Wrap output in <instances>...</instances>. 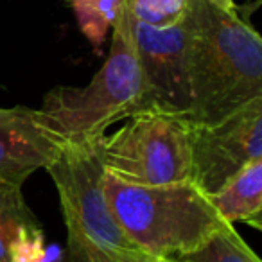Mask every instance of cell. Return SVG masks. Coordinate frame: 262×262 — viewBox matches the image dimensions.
Segmentation results:
<instances>
[{
	"label": "cell",
	"instance_id": "obj_15",
	"mask_svg": "<svg viewBox=\"0 0 262 262\" xmlns=\"http://www.w3.org/2000/svg\"><path fill=\"white\" fill-rule=\"evenodd\" d=\"M210 4H214L215 8L223 9V11H228V13H235L237 11V6L233 0H208Z\"/></svg>",
	"mask_w": 262,
	"mask_h": 262
},
{
	"label": "cell",
	"instance_id": "obj_14",
	"mask_svg": "<svg viewBox=\"0 0 262 262\" xmlns=\"http://www.w3.org/2000/svg\"><path fill=\"white\" fill-rule=\"evenodd\" d=\"M127 262H172V260H167V258H158V257H153V255L146 253L142 250H135L129 253V258Z\"/></svg>",
	"mask_w": 262,
	"mask_h": 262
},
{
	"label": "cell",
	"instance_id": "obj_16",
	"mask_svg": "<svg viewBox=\"0 0 262 262\" xmlns=\"http://www.w3.org/2000/svg\"><path fill=\"white\" fill-rule=\"evenodd\" d=\"M172 262H185V260H183V258H178V260H172Z\"/></svg>",
	"mask_w": 262,
	"mask_h": 262
},
{
	"label": "cell",
	"instance_id": "obj_10",
	"mask_svg": "<svg viewBox=\"0 0 262 262\" xmlns=\"http://www.w3.org/2000/svg\"><path fill=\"white\" fill-rule=\"evenodd\" d=\"M41 235L43 232L27 207L22 185L0 180V262H9L16 248Z\"/></svg>",
	"mask_w": 262,
	"mask_h": 262
},
{
	"label": "cell",
	"instance_id": "obj_9",
	"mask_svg": "<svg viewBox=\"0 0 262 262\" xmlns=\"http://www.w3.org/2000/svg\"><path fill=\"white\" fill-rule=\"evenodd\" d=\"M230 225L244 223L262 230V160H253L208 196Z\"/></svg>",
	"mask_w": 262,
	"mask_h": 262
},
{
	"label": "cell",
	"instance_id": "obj_3",
	"mask_svg": "<svg viewBox=\"0 0 262 262\" xmlns=\"http://www.w3.org/2000/svg\"><path fill=\"white\" fill-rule=\"evenodd\" d=\"M112 31L108 59L94 79L83 88H54L38 108L45 126L67 146H90L117 120L139 113L142 81L126 6Z\"/></svg>",
	"mask_w": 262,
	"mask_h": 262
},
{
	"label": "cell",
	"instance_id": "obj_4",
	"mask_svg": "<svg viewBox=\"0 0 262 262\" xmlns=\"http://www.w3.org/2000/svg\"><path fill=\"white\" fill-rule=\"evenodd\" d=\"M67 226L65 262H127L139 250L115 221L104 192L94 146H67L47 167Z\"/></svg>",
	"mask_w": 262,
	"mask_h": 262
},
{
	"label": "cell",
	"instance_id": "obj_5",
	"mask_svg": "<svg viewBox=\"0 0 262 262\" xmlns=\"http://www.w3.org/2000/svg\"><path fill=\"white\" fill-rule=\"evenodd\" d=\"M94 151L108 174L133 185H169L190 180L189 120L144 112L127 117L115 133L95 140Z\"/></svg>",
	"mask_w": 262,
	"mask_h": 262
},
{
	"label": "cell",
	"instance_id": "obj_7",
	"mask_svg": "<svg viewBox=\"0 0 262 262\" xmlns=\"http://www.w3.org/2000/svg\"><path fill=\"white\" fill-rule=\"evenodd\" d=\"M131 33L142 81L139 113H167L189 120L192 115V88L183 20L172 27L158 29L131 18Z\"/></svg>",
	"mask_w": 262,
	"mask_h": 262
},
{
	"label": "cell",
	"instance_id": "obj_11",
	"mask_svg": "<svg viewBox=\"0 0 262 262\" xmlns=\"http://www.w3.org/2000/svg\"><path fill=\"white\" fill-rule=\"evenodd\" d=\"M69 2L81 33L99 52L122 9L124 0H69Z\"/></svg>",
	"mask_w": 262,
	"mask_h": 262
},
{
	"label": "cell",
	"instance_id": "obj_2",
	"mask_svg": "<svg viewBox=\"0 0 262 262\" xmlns=\"http://www.w3.org/2000/svg\"><path fill=\"white\" fill-rule=\"evenodd\" d=\"M102 192L124 235L139 250L178 260L230 228L210 198L192 182L133 185L104 172Z\"/></svg>",
	"mask_w": 262,
	"mask_h": 262
},
{
	"label": "cell",
	"instance_id": "obj_1",
	"mask_svg": "<svg viewBox=\"0 0 262 262\" xmlns=\"http://www.w3.org/2000/svg\"><path fill=\"white\" fill-rule=\"evenodd\" d=\"M192 88L190 122L215 124L262 97V40L239 13L189 0L183 16Z\"/></svg>",
	"mask_w": 262,
	"mask_h": 262
},
{
	"label": "cell",
	"instance_id": "obj_8",
	"mask_svg": "<svg viewBox=\"0 0 262 262\" xmlns=\"http://www.w3.org/2000/svg\"><path fill=\"white\" fill-rule=\"evenodd\" d=\"M65 147L38 110L0 108V180L22 185L34 171L47 169Z\"/></svg>",
	"mask_w": 262,
	"mask_h": 262
},
{
	"label": "cell",
	"instance_id": "obj_13",
	"mask_svg": "<svg viewBox=\"0 0 262 262\" xmlns=\"http://www.w3.org/2000/svg\"><path fill=\"white\" fill-rule=\"evenodd\" d=\"M189 0H124L131 18L149 27H172L185 16Z\"/></svg>",
	"mask_w": 262,
	"mask_h": 262
},
{
	"label": "cell",
	"instance_id": "obj_12",
	"mask_svg": "<svg viewBox=\"0 0 262 262\" xmlns=\"http://www.w3.org/2000/svg\"><path fill=\"white\" fill-rule=\"evenodd\" d=\"M185 262H262L246 241L237 233L235 226L217 232L200 250L183 257Z\"/></svg>",
	"mask_w": 262,
	"mask_h": 262
},
{
	"label": "cell",
	"instance_id": "obj_6",
	"mask_svg": "<svg viewBox=\"0 0 262 262\" xmlns=\"http://www.w3.org/2000/svg\"><path fill=\"white\" fill-rule=\"evenodd\" d=\"M190 182L207 196L253 160H262V97L215 124L189 120Z\"/></svg>",
	"mask_w": 262,
	"mask_h": 262
}]
</instances>
